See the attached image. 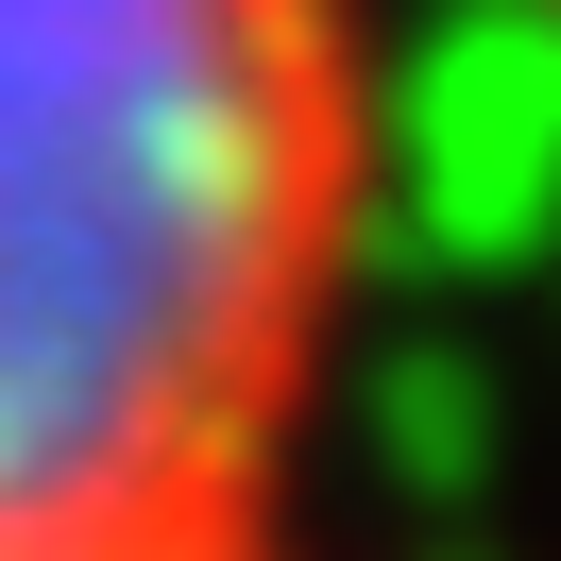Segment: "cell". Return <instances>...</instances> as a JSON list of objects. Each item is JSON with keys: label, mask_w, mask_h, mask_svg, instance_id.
<instances>
[{"label": "cell", "mask_w": 561, "mask_h": 561, "mask_svg": "<svg viewBox=\"0 0 561 561\" xmlns=\"http://www.w3.org/2000/svg\"><path fill=\"white\" fill-rule=\"evenodd\" d=\"M357 221V0H0V561L255 545Z\"/></svg>", "instance_id": "6da1fadb"}]
</instances>
